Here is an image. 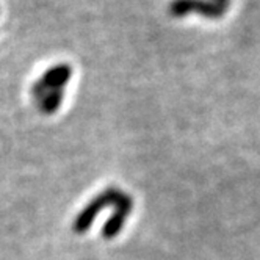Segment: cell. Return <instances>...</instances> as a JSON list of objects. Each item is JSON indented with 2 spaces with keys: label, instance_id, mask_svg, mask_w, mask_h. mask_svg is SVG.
<instances>
[{
  "label": "cell",
  "instance_id": "6da1fadb",
  "mask_svg": "<svg viewBox=\"0 0 260 260\" xmlns=\"http://www.w3.org/2000/svg\"><path fill=\"white\" fill-rule=\"evenodd\" d=\"M122 191L116 187H110V188H105L101 194H98L96 198H92L85 209L77 215L76 221H74V232L77 234H85L86 231H89L91 224L94 222L96 216L107 207H113L116 201L121 198Z\"/></svg>",
  "mask_w": 260,
  "mask_h": 260
},
{
  "label": "cell",
  "instance_id": "7a4b0ae2",
  "mask_svg": "<svg viewBox=\"0 0 260 260\" xmlns=\"http://www.w3.org/2000/svg\"><path fill=\"white\" fill-rule=\"evenodd\" d=\"M190 13H199L209 19H219L226 10L213 0H173L170 4V14L174 17H183Z\"/></svg>",
  "mask_w": 260,
  "mask_h": 260
},
{
  "label": "cell",
  "instance_id": "3957f363",
  "mask_svg": "<svg viewBox=\"0 0 260 260\" xmlns=\"http://www.w3.org/2000/svg\"><path fill=\"white\" fill-rule=\"evenodd\" d=\"M113 209H115L113 213H111V216L107 219V222L102 228V237L107 240L115 238L122 231V226L125 224L127 216L130 215V212H132V209H134L132 196L127 194V193H122L121 198L113 206Z\"/></svg>",
  "mask_w": 260,
  "mask_h": 260
},
{
  "label": "cell",
  "instance_id": "277c9868",
  "mask_svg": "<svg viewBox=\"0 0 260 260\" xmlns=\"http://www.w3.org/2000/svg\"><path fill=\"white\" fill-rule=\"evenodd\" d=\"M71 76H72V68L68 63H61V64H55L53 68L47 69L43 74V77L40 79V82L44 85L47 91L63 89V86L69 82Z\"/></svg>",
  "mask_w": 260,
  "mask_h": 260
},
{
  "label": "cell",
  "instance_id": "5b68a950",
  "mask_svg": "<svg viewBox=\"0 0 260 260\" xmlns=\"http://www.w3.org/2000/svg\"><path fill=\"white\" fill-rule=\"evenodd\" d=\"M63 96H64L63 89H52V91H49L47 94H46V98L40 102V108H41L43 113L50 115V113H53V111H57L60 108L61 102H63Z\"/></svg>",
  "mask_w": 260,
  "mask_h": 260
},
{
  "label": "cell",
  "instance_id": "8992f818",
  "mask_svg": "<svg viewBox=\"0 0 260 260\" xmlns=\"http://www.w3.org/2000/svg\"><path fill=\"white\" fill-rule=\"evenodd\" d=\"M215 4H218L219 7H222L224 10H228V7H229V4H231V0H213Z\"/></svg>",
  "mask_w": 260,
  "mask_h": 260
}]
</instances>
